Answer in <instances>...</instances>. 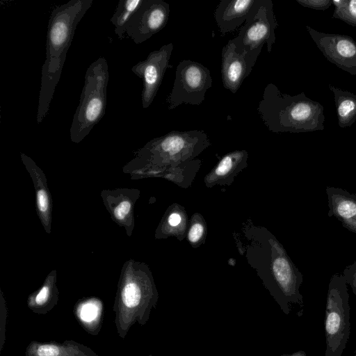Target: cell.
<instances>
[{
  "instance_id": "obj_17",
  "label": "cell",
  "mask_w": 356,
  "mask_h": 356,
  "mask_svg": "<svg viewBox=\"0 0 356 356\" xmlns=\"http://www.w3.org/2000/svg\"><path fill=\"white\" fill-rule=\"evenodd\" d=\"M143 0H120L111 16V22L114 26V31L120 40L126 36L129 20L140 6Z\"/></svg>"
},
{
  "instance_id": "obj_16",
  "label": "cell",
  "mask_w": 356,
  "mask_h": 356,
  "mask_svg": "<svg viewBox=\"0 0 356 356\" xmlns=\"http://www.w3.org/2000/svg\"><path fill=\"white\" fill-rule=\"evenodd\" d=\"M329 89L334 95L339 126L343 129L352 126L356 121V95L332 85Z\"/></svg>"
},
{
  "instance_id": "obj_24",
  "label": "cell",
  "mask_w": 356,
  "mask_h": 356,
  "mask_svg": "<svg viewBox=\"0 0 356 356\" xmlns=\"http://www.w3.org/2000/svg\"><path fill=\"white\" fill-rule=\"evenodd\" d=\"M38 206L40 211L45 212L49 206L48 197L44 190H40L37 195Z\"/></svg>"
},
{
  "instance_id": "obj_2",
  "label": "cell",
  "mask_w": 356,
  "mask_h": 356,
  "mask_svg": "<svg viewBox=\"0 0 356 356\" xmlns=\"http://www.w3.org/2000/svg\"><path fill=\"white\" fill-rule=\"evenodd\" d=\"M258 113L268 129L273 133L293 134L323 131L324 107L304 92L282 93L273 83L264 88Z\"/></svg>"
},
{
  "instance_id": "obj_14",
  "label": "cell",
  "mask_w": 356,
  "mask_h": 356,
  "mask_svg": "<svg viewBox=\"0 0 356 356\" xmlns=\"http://www.w3.org/2000/svg\"><path fill=\"white\" fill-rule=\"evenodd\" d=\"M25 356H99L89 347L73 340L63 343L32 341Z\"/></svg>"
},
{
  "instance_id": "obj_25",
  "label": "cell",
  "mask_w": 356,
  "mask_h": 356,
  "mask_svg": "<svg viewBox=\"0 0 356 356\" xmlns=\"http://www.w3.org/2000/svg\"><path fill=\"white\" fill-rule=\"evenodd\" d=\"M6 308L5 305H2L1 308V343H0V350H1L2 347L4 344L5 341V327H6Z\"/></svg>"
},
{
  "instance_id": "obj_6",
  "label": "cell",
  "mask_w": 356,
  "mask_h": 356,
  "mask_svg": "<svg viewBox=\"0 0 356 356\" xmlns=\"http://www.w3.org/2000/svg\"><path fill=\"white\" fill-rule=\"evenodd\" d=\"M212 83L207 67L194 60L180 61L176 67L172 91L167 98L168 108L174 109L182 104L200 105Z\"/></svg>"
},
{
  "instance_id": "obj_27",
  "label": "cell",
  "mask_w": 356,
  "mask_h": 356,
  "mask_svg": "<svg viewBox=\"0 0 356 356\" xmlns=\"http://www.w3.org/2000/svg\"><path fill=\"white\" fill-rule=\"evenodd\" d=\"M354 356H356V350H355V355Z\"/></svg>"
},
{
  "instance_id": "obj_5",
  "label": "cell",
  "mask_w": 356,
  "mask_h": 356,
  "mask_svg": "<svg viewBox=\"0 0 356 356\" xmlns=\"http://www.w3.org/2000/svg\"><path fill=\"white\" fill-rule=\"evenodd\" d=\"M277 26L273 1L255 0L238 35L231 41L239 54H260L264 44L270 52L275 42Z\"/></svg>"
},
{
  "instance_id": "obj_22",
  "label": "cell",
  "mask_w": 356,
  "mask_h": 356,
  "mask_svg": "<svg viewBox=\"0 0 356 356\" xmlns=\"http://www.w3.org/2000/svg\"><path fill=\"white\" fill-rule=\"evenodd\" d=\"M204 228L200 223L194 224L190 229L188 238L191 242L197 241L203 234Z\"/></svg>"
},
{
  "instance_id": "obj_10",
  "label": "cell",
  "mask_w": 356,
  "mask_h": 356,
  "mask_svg": "<svg viewBox=\"0 0 356 356\" xmlns=\"http://www.w3.org/2000/svg\"><path fill=\"white\" fill-rule=\"evenodd\" d=\"M149 144L151 149L161 156L177 159L203 149L209 141L203 130L173 131L152 140Z\"/></svg>"
},
{
  "instance_id": "obj_21",
  "label": "cell",
  "mask_w": 356,
  "mask_h": 356,
  "mask_svg": "<svg viewBox=\"0 0 356 356\" xmlns=\"http://www.w3.org/2000/svg\"><path fill=\"white\" fill-rule=\"evenodd\" d=\"M296 1L305 8L317 10H325L332 4V0H296Z\"/></svg>"
},
{
  "instance_id": "obj_7",
  "label": "cell",
  "mask_w": 356,
  "mask_h": 356,
  "mask_svg": "<svg viewBox=\"0 0 356 356\" xmlns=\"http://www.w3.org/2000/svg\"><path fill=\"white\" fill-rule=\"evenodd\" d=\"M170 5L163 0H143L129 22L126 36L140 44L162 30L168 23Z\"/></svg>"
},
{
  "instance_id": "obj_3",
  "label": "cell",
  "mask_w": 356,
  "mask_h": 356,
  "mask_svg": "<svg viewBox=\"0 0 356 356\" xmlns=\"http://www.w3.org/2000/svg\"><path fill=\"white\" fill-rule=\"evenodd\" d=\"M108 79V66L105 58H98L88 67L79 103L70 129L73 142L83 140L104 117Z\"/></svg>"
},
{
  "instance_id": "obj_1",
  "label": "cell",
  "mask_w": 356,
  "mask_h": 356,
  "mask_svg": "<svg viewBox=\"0 0 356 356\" xmlns=\"http://www.w3.org/2000/svg\"><path fill=\"white\" fill-rule=\"evenodd\" d=\"M92 3L93 0H70L56 6L51 12L45 59L41 70L36 115L38 123L42 122L49 112L76 26Z\"/></svg>"
},
{
  "instance_id": "obj_26",
  "label": "cell",
  "mask_w": 356,
  "mask_h": 356,
  "mask_svg": "<svg viewBox=\"0 0 356 356\" xmlns=\"http://www.w3.org/2000/svg\"><path fill=\"white\" fill-rule=\"evenodd\" d=\"M181 218L177 213H172L168 218V222L171 226H177L181 222Z\"/></svg>"
},
{
  "instance_id": "obj_20",
  "label": "cell",
  "mask_w": 356,
  "mask_h": 356,
  "mask_svg": "<svg viewBox=\"0 0 356 356\" xmlns=\"http://www.w3.org/2000/svg\"><path fill=\"white\" fill-rule=\"evenodd\" d=\"M342 275L346 284L350 285L354 295L356 296V260L344 268Z\"/></svg>"
},
{
  "instance_id": "obj_18",
  "label": "cell",
  "mask_w": 356,
  "mask_h": 356,
  "mask_svg": "<svg viewBox=\"0 0 356 356\" xmlns=\"http://www.w3.org/2000/svg\"><path fill=\"white\" fill-rule=\"evenodd\" d=\"M57 298L51 295L49 286L44 285L38 293L28 300V307L34 313L44 314L56 305Z\"/></svg>"
},
{
  "instance_id": "obj_9",
  "label": "cell",
  "mask_w": 356,
  "mask_h": 356,
  "mask_svg": "<svg viewBox=\"0 0 356 356\" xmlns=\"http://www.w3.org/2000/svg\"><path fill=\"white\" fill-rule=\"evenodd\" d=\"M305 28L328 61L343 71L356 75V42L352 37L322 33L309 26Z\"/></svg>"
},
{
  "instance_id": "obj_11",
  "label": "cell",
  "mask_w": 356,
  "mask_h": 356,
  "mask_svg": "<svg viewBox=\"0 0 356 356\" xmlns=\"http://www.w3.org/2000/svg\"><path fill=\"white\" fill-rule=\"evenodd\" d=\"M259 54L236 52L229 40L221 54V76L225 88L235 94L252 72Z\"/></svg>"
},
{
  "instance_id": "obj_23",
  "label": "cell",
  "mask_w": 356,
  "mask_h": 356,
  "mask_svg": "<svg viewBox=\"0 0 356 356\" xmlns=\"http://www.w3.org/2000/svg\"><path fill=\"white\" fill-rule=\"evenodd\" d=\"M131 204L128 201H123L115 209L114 213L118 220L123 219L129 212Z\"/></svg>"
},
{
  "instance_id": "obj_15",
  "label": "cell",
  "mask_w": 356,
  "mask_h": 356,
  "mask_svg": "<svg viewBox=\"0 0 356 356\" xmlns=\"http://www.w3.org/2000/svg\"><path fill=\"white\" fill-rule=\"evenodd\" d=\"M74 313L77 321L88 333L99 334L104 314L103 305L99 300L92 298L77 303Z\"/></svg>"
},
{
  "instance_id": "obj_13",
  "label": "cell",
  "mask_w": 356,
  "mask_h": 356,
  "mask_svg": "<svg viewBox=\"0 0 356 356\" xmlns=\"http://www.w3.org/2000/svg\"><path fill=\"white\" fill-rule=\"evenodd\" d=\"M255 0H222L214 10V19L222 35L243 24Z\"/></svg>"
},
{
  "instance_id": "obj_8",
  "label": "cell",
  "mask_w": 356,
  "mask_h": 356,
  "mask_svg": "<svg viewBox=\"0 0 356 356\" xmlns=\"http://www.w3.org/2000/svg\"><path fill=\"white\" fill-rule=\"evenodd\" d=\"M173 50L172 42L163 44L149 54L145 60L131 67L132 72L142 79V106L148 108L159 90Z\"/></svg>"
},
{
  "instance_id": "obj_12",
  "label": "cell",
  "mask_w": 356,
  "mask_h": 356,
  "mask_svg": "<svg viewBox=\"0 0 356 356\" xmlns=\"http://www.w3.org/2000/svg\"><path fill=\"white\" fill-rule=\"evenodd\" d=\"M328 216L334 217L342 226L356 234V195L334 186H327Z\"/></svg>"
},
{
  "instance_id": "obj_4",
  "label": "cell",
  "mask_w": 356,
  "mask_h": 356,
  "mask_svg": "<svg viewBox=\"0 0 356 356\" xmlns=\"http://www.w3.org/2000/svg\"><path fill=\"white\" fill-rule=\"evenodd\" d=\"M349 294L341 273L334 274L328 284L325 332V356H341L350 333Z\"/></svg>"
},
{
  "instance_id": "obj_19",
  "label": "cell",
  "mask_w": 356,
  "mask_h": 356,
  "mask_svg": "<svg viewBox=\"0 0 356 356\" xmlns=\"http://www.w3.org/2000/svg\"><path fill=\"white\" fill-rule=\"evenodd\" d=\"M334 6L332 18L356 26V0H332Z\"/></svg>"
}]
</instances>
